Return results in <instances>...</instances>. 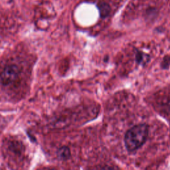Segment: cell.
<instances>
[{"label": "cell", "instance_id": "7a4b0ae2", "mask_svg": "<svg viewBox=\"0 0 170 170\" xmlns=\"http://www.w3.org/2000/svg\"><path fill=\"white\" fill-rule=\"evenodd\" d=\"M20 72V68L17 65H8L4 68L0 74V82L4 86L11 84L17 79Z\"/></svg>", "mask_w": 170, "mask_h": 170}, {"label": "cell", "instance_id": "6da1fadb", "mask_svg": "<svg viewBox=\"0 0 170 170\" xmlns=\"http://www.w3.org/2000/svg\"><path fill=\"white\" fill-rule=\"evenodd\" d=\"M149 134V126L146 124H140L133 126L126 132L124 143L127 150L135 152L144 144Z\"/></svg>", "mask_w": 170, "mask_h": 170}, {"label": "cell", "instance_id": "3957f363", "mask_svg": "<svg viewBox=\"0 0 170 170\" xmlns=\"http://www.w3.org/2000/svg\"><path fill=\"white\" fill-rule=\"evenodd\" d=\"M57 157L60 159L67 160L71 157V150L67 146H63L57 150Z\"/></svg>", "mask_w": 170, "mask_h": 170}, {"label": "cell", "instance_id": "277c9868", "mask_svg": "<svg viewBox=\"0 0 170 170\" xmlns=\"http://www.w3.org/2000/svg\"><path fill=\"white\" fill-rule=\"evenodd\" d=\"M99 9H100V13L101 16L104 17H106V16L109 14V13L110 11V6L108 4H105V3L101 4L99 6Z\"/></svg>", "mask_w": 170, "mask_h": 170}]
</instances>
